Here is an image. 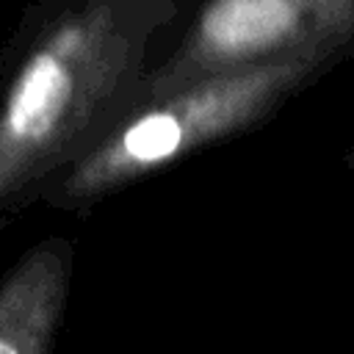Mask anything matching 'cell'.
Segmentation results:
<instances>
[{
    "label": "cell",
    "mask_w": 354,
    "mask_h": 354,
    "mask_svg": "<svg viewBox=\"0 0 354 354\" xmlns=\"http://www.w3.org/2000/svg\"><path fill=\"white\" fill-rule=\"evenodd\" d=\"M194 0H36L0 69V213H19L136 102Z\"/></svg>",
    "instance_id": "cell-1"
},
{
    "label": "cell",
    "mask_w": 354,
    "mask_h": 354,
    "mask_svg": "<svg viewBox=\"0 0 354 354\" xmlns=\"http://www.w3.org/2000/svg\"><path fill=\"white\" fill-rule=\"evenodd\" d=\"M340 66L346 61L337 55H293L207 75L138 100L86 155L53 180L41 202L86 216L174 163L268 124Z\"/></svg>",
    "instance_id": "cell-2"
},
{
    "label": "cell",
    "mask_w": 354,
    "mask_h": 354,
    "mask_svg": "<svg viewBox=\"0 0 354 354\" xmlns=\"http://www.w3.org/2000/svg\"><path fill=\"white\" fill-rule=\"evenodd\" d=\"M293 55L354 61V0H194L136 102L183 83Z\"/></svg>",
    "instance_id": "cell-3"
},
{
    "label": "cell",
    "mask_w": 354,
    "mask_h": 354,
    "mask_svg": "<svg viewBox=\"0 0 354 354\" xmlns=\"http://www.w3.org/2000/svg\"><path fill=\"white\" fill-rule=\"evenodd\" d=\"M75 246L50 235L0 279V354H53L64 324Z\"/></svg>",
    "instance_id": "cell-4"
},
{
    "label": "cell",
    "mask_w": 354,
    "mask_h": 354,
    "mask_svg": "<svg viewBox=\"0 0 354 354\" xmlns=\"http://www.w3.org/2000/svg\"><path fill=\"white\" fill-rule=\"evenodd\" d=\"M343 166H346V169L351 171V177H354V141L343 149Z\"/></svg>",
    "instance_id": "cell-5"
}]
</instances>
